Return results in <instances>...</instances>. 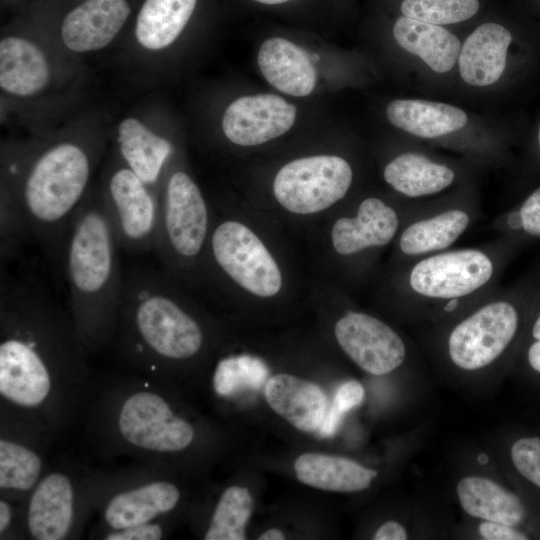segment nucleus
<instances>
[{
  "label": "nucleus",
  "instance_id": "nucleus-21",
  "mask_svg": "<svg viewBox=\"0 0 540 540\" xmlns=\"http://www.w3.org/2000/svg\"><path fill=\"white\" fill-rule=\"evenodd\" d=\"M115 141L120 158L147 184L159 190L175 156L173 140L157 126L131 115L118 123Z\"/></svg>",
  "mask_w": 540,
  "mask_h": 540
},
{
  "label": "nucleus",
  "instance_id": "nucleus-45",
  "mask_svg": "<svg viewBox=\"0 0 540 540\" xmlns=\"http://www.w3.org/2000/svg\"><path fill=\"white\" fill-rule=\"evenodd\" d=\"M478 460L482 463V464H485L487 461H488V458L486 455L482 454L478 457Z\"/></svg>",
  "mask_w": 540,
  "mask_h": 540
},
{
  "label": "nucleus",
  "instance_id": "nucleus-43",
  "mask_svg": "<svg viewBox=\"0 0 540 540\" xmlns=\"http://www.w3.org/2000/svg\"><path fill=\"white\" fill-rule=\"evenodd\" d=\"M254 1L261 4H266V5H276V4L286 3L291 0H254Z\"/></svg>",
  "mask_w": 540,
  "mask_h": 540
},
{
  "label": "nucleus",
  "instance_id": "nucleus-20",
  "mask_svg": "<svg viewBox=\"0 0 540 540\" xmlns=\"http://www.w3.org/2000/svg\"><path fill=\"white\" fill-rule=\"evenodd\" d=\"M295 105L276 94H253L233 100L224 110L221 130L228 141L256 146L278 138L294 125Z\"/></svg>",
  "mask_w": 540,
  "mask_h": 540
},
{
  "label": "nucleus",
  "instance_id": "nucleus-24",
  "mask_svg": "<svg viewBox=\"0 0 540 540\" xmlns=\"http://www.w3.org/2000/svg\"><path fill=\"white\" fill-rule=\"evenodd\" d=\"M74 518V491L62 473L46 475L29 500L27 526L36 540L64 539Z\"/></svg>",
  "mask_w": 540,
  "mask_h": 540
},
{
  "label": "nucleus",
  "instance_id": "nucleus-16",
  "mask_svg": "<svg viewBox=\"0 0 540 540\" xmlns=\"http://www.w3.org/2000/svg\"><path fill=\"white\" fill-rule=\"evenodd\" d=\"M210 247L214 262L242 288L260 297H271L281 289L276 261L242 223L229 220L219 224L211 235Z\"/></svg>",
  "mask_w": 540,
  "mask_h": 540
},
{
  "label": "nucleus",
  "instance_id": "nucleus-7",
  "mask_svg": "<svg viewBox=\"0 0 540 540\" xmlns=\"http://www.w3.org/2000/svg\"><path fill=\"white\" fill-rule=\"evenodd\" d=\"M534 284L535 274L522 277L455 316L445 339L452 364L476 371L510 351L522 337Z\"/></svg>",
  "mask_w": 540,
  "mask_h": 540
},
{
  "label": "nucleus",
  "instance_id": "nucleus-19",
  "mask_svg": "<svg viewBox=\"0 0 540 540\" xmlns=\"http://www.w3.org/2000/svg\"><path fill=\"white\" fill-rule=\"evenodd\" d=\"M334 334L347 356L370 374H388L406 359L407 346L402 337L370 314L348 311L336 322Z\"/></svg>",
  "mask_w": 540,
  "mask_h": 540
},
{
  "label": "nucleus",
  "instance_id": "nucleus-39",
  "mask_svg": "<svg viewBox=\"0 0 540 540\" xmlns=\"http://www.w3.org/2000/svg\"><path fill=\"white\" fill-rule=\"evenodd\" d=\"M374 540H406L405 528L396 521H387L382 524L373 537Z\"/></svg>",
  "mask_w": 540,
  "mask_h": 540
},
{
  "label": "nucleus",
  "instance_id": "nucleus-12",
  "mask_svg": "<svg viewBox=\"0 0 540 540\" xmlns=\"http://www.w3.org/2000/svg\"><path fill=\"white\" fill-rule=\"evenodd\" d=\"M120 249L130 254L154 251L159 231V190L141 179L117 154L103 172L99 188Z\"/></svg>",
  "mask_w": 540,
  "mask_h": 540
},
{
  "label": "nucleus",
  "instance_id": "nucleus-38",
  "mask_svg": "<svg viewBox=\"0 0 540 540\" xmlns=\"http://www.w3.org/2000/svg\"><path fill=\"white\" fill-rule=\"evenodd\" d=\"M479 533L487 540H526L528 536L506 524L485 521L479 525Z\"/></svg>",
  "mask_w": 540,
  "mask_h": 540
},
{
  "label": "nucleus",
  "instance_id": "nucleus-8",
  "mask_svg": "<svg viewBox=\"0 0 540 540\" xmlns=\"http://www.w3.org/2000/svg\"><path fill=\"white\" fill-rule=\"evenodd\" d=\"M462 35L397 15L387 26L385 53L400 81L427 96H453Z\"/></svg>",
  "mask_w": 540,
  "mask_h": 540
},
{
  "label": "nucleus",
  "instance_id": "nucleus-29",
  "mask_svg": "<svg viewBox=\"0 0 540 540\" xmlns=\"http://www.w3.org/2000/svg\"><path fill=\"white\" fill-rule=\"evenodd\" d=\"M483 0H398L397 15L440 25L463 36L477 21Z\"/></svg>",
  "mask_w": 540,
  "mask_h": 540
},
{
  "label": "nucleus",
  "instance_id": "nucleus-33",
  "mask_svg": "<svg viewBox=\"0 0 540 540\" xmlns=\"http://www.w3.org/2000/svg\"><path fill=\"white\" fill-rule=\"evenodd\" d=\"M269 370L265 362L250 355L221 360L214 374V388L220 395H230L242 389H259L267 382Z\"/></svg>",
  "mask_w": 540,
  "mask_h": 540
},
{
  "label": "nucleus",
  "instance_id": "nucleus-4",
  "mask_svg": "<svg viewBox=\"0 0 540 540\" xmlns=\"http://www.w3.org/2000/svg\"><path fill=\"white\" fill-rule=\"evenodd\" d=\"M526 246L499 235L488 243L401 264L394 279L395 296L413 315L455 317L499 288L506 267Z\"/></svg>",
  "mask_w": 540,
  "mask_h": 540
},
{
  "label": "nucleus",
  "instance_id": "nucleus-11",
  "mask_svg": "<svg viewBox=\"0 0 540 540\" xmlns=\"http://www.w3.org/2000/svg\"><path fill=\"white\" fill-rule=\"evenodd\" d=\"M517 35L496 18L480 19L462 36L453 96L489 100L512 80L520 60Z\"/></svg>",
  "mask_w": 540,
  "mask_h": 540
},
{
  "label": "nucleus",
  "instance_id": "nucleus-1",
  "mask_svg": "<svg viewBox=\"0 0 540 540\" xmlns=\"http://www.w3.org/2000/svg\"><path fill=\"white\" fill-rule=\"evenodd\" d=\"M100 133L69 128L1 150L0 203L12 207L46 255L63 261L68 229L104 149Z\"/></svg>",
  "mask_w": 540,
  "mask_h": 540
},
{
  "label": "nucleus",
  "instance_id": "nucleus-26",
  "mask_svg": "<svg viewBox=\"0 0 540 540\" xmlns=\"http://www.w3.org/2000/svg\"><path fill=\"white\" fill-rule=\"evenodd\" d=\"M180 499L178 488L166 481H153L115 495L104 518L111 529H123L151 522L171 511Z\"/></svg>",
  "mask_w": 540,
  "mask_h": 540
},
{
  "label": "nucleus",
  "instance_id": "nucleus-9",
  "mask_svg": "<svg viewBox=\"0 0 540 540\" xmlns=\"http://www.w3.org/2000/svg\"><path fill=\"white\" fill-rule=\"evenodd\" d=\"M481 216L479 179L414 201L394 241L399 265L452 248Z\"/></svg>",
  "mask_w": 540,
  "mask_h": 540
},
{
  "label": "nucleus",
  "instance_id": "nucleus-10",
  "mask_svg": "<svg viewBox=\"0 0 540 540\" xmlns=\"http://www.w3.org/2000/svg\"><path fill=\"white\" fill-rule=\"evenodd\" d=\"M394 132L395 143L382 165L381 174L399 198L407 201L434 198L487 172L465 158Z\"/></svg>",
  "mask_w": 540,
  "mask_h": 540
},
{
  "label": "nucleus",
  "instance_id": "nucleus-15",
  "mask_svg": "<svg viewBox=\"0 0 540 540\" xmlns=\"http://www.w3.org/2000/svg\"><path fill=\"white\" fill-rule=\"evenodd\" d=\"M351 163L338 155H315L285 164L276 174L273 191L288 211L312 214L342 200L354 182Z\"/></svg>",
  "mask_w": 540,
  "mask_h": 540
},
{
  "label": "nucleus",
  "instance_id": "nucleus-30",
  "mask_svg": "<svg viewBox=\"0 0 540 540\" xmlns=\"http://www.w3.org/2000/svg\"><path fill=\"white\" fill-rule=\"evenodd\" d=\"M253 511V499L247 488L228 487L213 512L206 540H244L245 527Z\"/></svg>",
  "mask_w": 540,
  "mask_h": 540
},
{
  "label": "nucleus",
  "instance_id": "nucleus-14",
  "mask_svg": "<svg viewBox=\"0 0 540 540\" xmlns=\"http://www.w3.org/2000/svg\"><path fill=\"white\" fill-rule=\"evenodd\" d=\"M140 0H51L47 27L60 52L94 53L123 36Z\"/></svg>",
  "mask_w": 540,
  "mask_h": 540
},
{
  "label": "nucleus",
  "instance_id": "nucleus-40",
  "mask_svg": "<svg viewBox=\"0 0 540 540\" xmlns=\"http://www.w3.org/2000/svg\"><path fill=\"white\" fill-rule=\"evenodd\" d=\"M12 519V508L10 504L5 501H0V534L3 535V533L6 531L8 526L11 523Z\"/></svg>",
  "mask_w": 540,
  "mask_h": 540
},
{
  "label": "nucleus",
  "instance_id": "nucleus-23",
  "mask_svg": "<svg viewBox=\"0 0 540 540\" xmlns=\"http://www.w3.org/2000/svg\"><path fill=\"white\" fill-rule=\"evenodd\" d=\"M257 63L265 80L284 94L305 97L316 86L317 73L307 52L286 38L266 39L259 47Z\"/></svg>",
  "mask_w": 540,
  "mask_h": 540
},
{
  "label": "nucleus",
  "instance_id": "nucleus-25",
  "mask_svg": "<svg viewBox=\"0 0 540 540\" xmlns=\"http://www.w3.org/2000/svg\"><path fill=\"white\" fill-rule=\"evenodd\" d=\"M269 406L296 429L311 433L319 430L328 402L322 389L289 374H277L265 384Z\"/></svg>",
  "mask_w": 540,
  "mask_h": 540
},
{
  "label": "nucleus",
  "instance_id": "nucleus-6",
  "mask_svg": "<svg viewBox=\"0 0 540 540\" xmlns=\"http://www.w3.org/2000/svg\"><path fill=\"white\" fill-rule=\"evenodd\" d=\"M384 116L393 130L491 171L512 164L510 137L496 118L428 97H398Z\"/></svg>",
  "mask_w": 540,
  "mask_h": 540
},
{
  "label": "nucleus",
  "instance_id": "nucleus-32",
  "mask_svg": "<svg viewBox=\"0 0 540 540\" xmlns=\"http://www.w3.org/2000/svg\"><path fill=\"white\" fill-rule=\"evenodd\" d=\"M499 235L515 238L527 245L540 239V186L500 213L491 223Z\"/></svg>",
  "mask_w": 540,
  "mask_h": 540
},
{
  "label": "nucleus",
  "instance_id": "nucleus-35",
  "mask_svg": "<svg viewBox=\"0 0 540 540\" xmlns=\"http://www.w3.org/2000/svg\"><path fill=\"white\" fill-rule=\"evenodd\" d=\"M524 359L527 366L540 374V272L535 274V284L524 330Z\"/></svg>",
  "mask_w": 540,
  "mask_h": 540
},
{
  "label": "nucleus",
  "instance_id": "nucleus-37",
  "mask_svg": "<svg viewBox=\"0 0 540 540\" xmlns=\"http://www.w3.org/2000/svg\"><path fill=\"white\" fill-rule=\"evenodd\" d=\"M163 536V530L156 523H144L123 529H112L104 539L108 540H158Z\"/></svg>",
  "mask_w": 540,
  "mask_h": 540
},
{
  "label": "nucleus",
  "instance_id": "nucleus-31",
  "mask_svg": "<svg viewBox=\"0 0 540 540\" xmlns=\"http://www.w3.org/2000/svg\"><path fill=\"white\" fill-rule=\"evenodd\" d=\"M42 470L39 456L31 449L6 439L0 440V487L25 491L38 481Z\"/></svg>",
  "mask_w": 540,
  "mask_h": 540
},
{
  "label": "nucleus",
  "instance_id": "nucleus-18",
  "mask_svg": "<svg viewBox=\"0 0 540 540\" xmlns=\"http://www.w3.org/2000/svg\"><path fill=\"white\" fill-rule=\"evenodd\" d=\"M414 201L366 196L353 216L336 220L331 231L335 251L346 257L383 248L395 241Z\"/></svg>",
  "mask_w": 540,
  "mask_h": 540
},
{
  "label": "nucleus",
  "instance_id": "nucleus-27",
  "mask_svg": "<svg viewBox=\"0 0 540 540\" xmlns=\"http://www.w3.org/2000/svg\"><path fill=\"white\" fill-rule=\"evenodd\" d=\"M298 480L308 486L336 492H357L367 489L377 471L356 461L321 453H304L294 462Z\"/></svg>",
  "mask_w": 540,
  "mask_h": 540
},
{
  "label": "nucleus",
  "instance_id": "nucleus-42",
  "mask_svg": "<svg viewBox=\"0 0 540 540\" xmlns=\"http://www.w3.org/2000/svg\"><path fill=\"white\" fill-rule=\"evenodd\" d=\"M30 0H1V5L4 8L22 9Z\"/></svg>",
  "mask_w": 540,
  "mask_h": 540
},
{
  "label": "nucleus",
  "instance_id": "nucleus-36",
  "mask_svg": "<svg viewBox=\"0 0 540 540\" xmlns=\"http://www.w3.org/2000/svg\"><path fill=\"white\" fill-rule=\"evenodd\" d=\"M511 460L517 472L540 489V437H522L511 447Z\"/></svg>",
  "mask_w": 540,
  "mask_h": 540
},
{
  "label": "nucleus",
  "instance_id": "nucleus-17",
  "mask_svg": "<svg viewBox=\"0 0 540 540\" xmlns=\"http://www.w3.org/2000/svg\"><path fill=\"white\" fill-rule=\"evenodd\" d=\"M118 429L128 443L152 452L180 451L194 437L186 420L176 416L161 396L147 391L137 392L123 403Z\"/></svg>",
  "mask_w": 540,
  "mask_h": 540
},
{
  "label": "nucleus",
  "instance_id": "nucleus-28",
  "mask_svg": "<svg viewBox=\"0 0 540 540\" xmlns=\"http://www.w3.org/2000/svg\"><path fill=\"white\" fill-rule=\"evenodd\" d=\"M456 491L461 507L472 517L514 527L526 516L520 498L491 479L465 477L457 484Z\"/></svg>",
  "mask_w": 540,
  "mask_h": 540
},
{
  "label": "nucleus",
  "instance_id": "nucleus-3",
  "mask_svg": "<svg viewBox=\"0 0 540 540\" xmlns=\"http://www.w3.org/2000/svg\"><path fill=\"white\" fill-rule=\"evenodd\" d=\"M119 249L100 190L91 187L71 220L62 261L76 334L91 345L118 318L124 282Z\"/></svg>",
  "mask_w": 540,
  "mask_h": 540
},
{
  "label": "nucleus",
  "instance_id": "nucleus-41",
  "mask_svg": "<svg viewBox=\"0 0 540 540\" xmlns=\"http://www.w3.org/2000/svg\"><path fill=\"white\" fill-rule=\"evenodd\" d=\"M285 539V535L282 531L276 528L269 529L265 532H263L259 536V540H283Z\"/></svg>",
  "mask_w": 540,
  "mask_h": 540
},
{
  "label": "nucleus",
  "instance_id": "nucleus-44",
  "mask_svg": "<svg viewBox=\"0 0 540 540\" xmlns=\"http://www.w3.org/2000/svg\"><path fill=\"white\" fill-rule=\"evenodd\" d=\"M535 149L537 151V156L540 158V124L536 132Z\"/></svg>",
  "mask_w": 540,
  "mask_h": 540
},
{
  "label": "nucleus",
  "instance_id": "nucleus-2",
  "mask_svg": "<svg viewBox=\"0 0 540 540\" xmlns=\"http://www.w3.org/2000/svg\"><path fill=\"white\" fill-rule=\"evenodd\" d=\"M0 394L36 407L51 390V365L75 347L51 294L34 279L1 273Z\"/></svg>",
  "mask_w": 540,
  "mask_h": 540
},
{
  "label": "nucleus",
  "instance_id": "nucleus-22",
  "mask_svg": "<svg viewBox=\"0 0 540 540\" xmlns=\"http://www.w3.org/2000/svg\"><path fill=\"white\" fill-rule=\"evenodd\" d=\"M199 0H140L125 32L143 54L157 56L172 47L193 18Z\"/></svg>",
  "mask_w": 540,
  "mask_h": 540
},
{
  "label": "nucleus",
  "instance_id": "nucleus-5",
  "mask_svg": "<svg viewBox=\"0 0 540 540\" xmlns=\"http://www.w3.org/2000/svg\"><path fill=\"white\" fill-rule=\"evenodd\" d=\"M118 318L126 346L143 361H179L201 350L204 334L165 275L133 268L124 273Z\"/></svg>",
  "mask_w": 540,
  "mask_h": 540
},
{
  "label": "nucleus",
  "instance_id": "nucleus-34",
  "mask_svg": "<svg viewBox=\"0 0 540 540\" xmlns=\"http://www.w3.org/2000/svg\"><path fill=\"white\" fill-rule=\"evenodd\" d=\"M364 398L363 386L354 380L341 384L333 397L331 407L327 410L325 418L317 431L320 437L333 436L344 417V414L358 406Z\"/></svg>",
  "mask_w": 540,
  "mask_h": 540
},
{
  "label": "nucleus",
  "instance_id": "nucleus-13",
  "mask_svg": "<svg viewBox=\"0 0 540 540\" xmlns=\"http://www.w3.org/2000/svg\"><path fill=\"white\" fill-rule=\"evenodd\" d=\"M165 172L159 186L160 219L155 252L176 270L199 257L208 233V210L202 192L184 170Z\"/></svg>",
  "mask_w": 540,
  "mask_h": 540
}]
</instances>
